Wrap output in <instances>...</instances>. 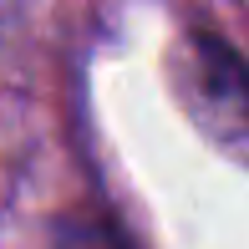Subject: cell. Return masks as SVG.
<instances>
[{"instance_id":"obj_1","label":"cell","mask_w":249,"mask_h":249,"mask_svg":"<svg viewBox=\"0 0 249 249\" xmlns=\"http://www.w3.org/2000/svg\"><path fill=\"white\" fill-rule=\"evenodd\" d=\"M178 97L203 138L249 163V61L219 31H188L178 56Z\"/></svg>"},{"instance_id":"obj_2","label":"cell","mask_w":249,"mask_h":249,"mask_svg":"<svg viewBox=\"0 0 249 249\" xmlns=\"http://www.w3.org/2000/svg\"><path fill=\"white\" fill-rule=\"evenodd\" d=\"M46 249H127V234L97 203H76V209L51 219V239Z\"/></svg>"}]
</instances>
